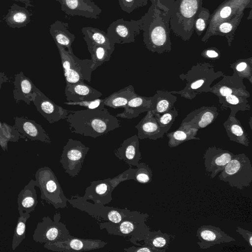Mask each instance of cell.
Here are the masks:
<instances>
[{
	"label": "cell",
	"instance_id": "6da1fadb",
	"mask_svg": "<svg viewBox=\"0 0 252 252\" xmlns=\"http://www.w3.org/2000/svg\"><path fill=\"white\" fill-rule=\"evenodd\" d=\"M65 120L72 133L94 138L121 126L117 117L111 115L105 107L71 110Z\"/></svg>",
	"mask_w": 252,
	"mask_h": 252
},
{
	"label": "cell",
	"instance_id": "7a4b0ae2",
	"mask_svg": "<svg viewBox=\"0 0 252 252\" xmlns=\"http://www.w3.org/2000/svg\"><path fill=\"white\" fill-rule=\"evenodd\" d=\"M170 16V12L153 4L142 16L143 42L149 51L158 54L171 51Z\"/></svg>",
	"mask_w": 252,
	"mask_h": 252
},
{
	"label": "cell",
	"instance_id": "3957f363",
	"mask_svg": "<svg viewBox=\"0 0 252 252\" xmlns=\"http://www.w3.org/2000/svg\"><path fill=\"white\" fill-rule=\"evenodd\" d=\"M224 74L221 71H215L214 65L211 63L198 62L192 65L186 73L179 75L181 80L185 82L184 88L179 91L170 92L191 100L203 93L210 92L212 83Z\"/></svg>",
	"mask_w": 252,
	"mask_h": 252
},
{
	"label": "cell",
	"instance_id": "277c9868",
	"mask_svg": "<svg viewBox=\"0 0 252 252\" xmlns=\"http://www.w3.org/2000/svg\"><path fill=\"white\" fill-rule=\"evenodd\" d=\"M203 0H175L171 10L170 30L183 40L189 41L194 32V19Z\"/></svg>",
	"mask_w": 252,
	"mask_h": 252
},
{
	"label": "cell",
	"instance_id": "5b68a950",
	"mask_svg": "<svg viewBox=\"0 0 252 252\" xmlns=\"http://www.w3.org/2000/svg\"><path fill=\"white\" fill-rule=\"evenodd\" d=\"M149 217L147 213L137 211L133 216L125 218L118 223L103 221L98 222V224L100 229H106L109 234L130 237V242L139 246L142 245L137 242L145 239L151 231L146 224Z\"/></svg>",
	"mask_w": 252,
	"mask_h": 252
},
{
	"label": "cell",
	"instance_id": "8992f818",
	"mask_svg": "<svg viewBox=\"0 0 252 252\" xmlns=\"http://www.w3.org/2000/svg\"><path fill=\"white\" fill-rule=\"evenodd\" d=\"M35 186L41 192V199L57 209L67 207L68 198L65 196L57 177L51 168L44 166L35 173Z\"/></svg>",
	"mask_w": 252,
	"mask_h": 252
},
{
	"label": "cell",
	"instance_id": "52a82bcc",
	"mask_svg": "<svg viewBox=\"0 0 252 252\" xmlns=\"http://www.w3.org/2000/svg\"><path fill=\"white\" fill-rule=\"evenodd\" d=\"M218 178L240 189L250 186L252 165L250 158L244 153L235 155L220 172Z\"/></svg>",
	"mask_w": 252,
	"mask_h": 252
},
{
	"label": "cell",
	"instance_id": "ba28073f",
	"mask_svg": "<svg viewBox=\"0 0 252 252\" xmlns=\"http://www.w3.org/2000/svg\"><path fill=\"white\" fill-rule=\"evenodd\" d=\"M67 202L74 208L85 212L99 221L118 223L131 217L137 211L92 203L78 194L72 196Z\"/></svg>",
	"mask_w": 252,
	"mask_h": 252
},
{
	"label": "cell",
	"instance_id": "9c48e42d",
	"mask_svg": "<svg viewBox=\"0 0 252 252\" xmlns=\"http://www.w3.org/2000/svg\"><path fill=\"white\" fill-rule=\"evenodd\" d=\"M136 169L130 167L128 169L113 178L94 181L85 190L82 196L85 200H91L94 204L105 205L112 200V192L122 182L134 180Z\"/></svg>",
	"mask_w": 252,
	"mask_h": 252
},
{
	"label": "cell",
	"instance_id": "30bf717a",
	"mask_svg": "<svg viewBox=\"0 0 252 252\" xmlns=\"http://www.w3.org/2000/svg\"><path fill=\"white\" fill-rule=\"evenodd\" d=\"M61 58L62 64L66 83L91 82L94 71L92 59L81 60L69 53L63 47L56 44Z\"/></svg>",
	"mask_w": 252,
	"mask_h": 252
},
{
	"label": "cell",
	"instance_id": "8fae6325",
	"mask_svg": "<svg viewBox=\"0 0 252 252\" xmlns=\"http://www.w3.org/2000/svg\"><path fill=\"white\" fill-rule=\"evenodd\" d=\"M60 212H56L52 220L49 216L44 217L34 230L32 237L34 241L41 243L64 241L70 238L66 225L60 221Z\"/></svg>",
	"mask_w": 252,
	"mask_h": 252
},
{
	"label": "cell",
	"instance_id": "7c38bea8",
	"mask_svg": "<svg viewBox=\"0 0 252 252\" xmlns=\"http://www.w3.org/2000/svg\"><path fill=\"white\" fill-rule=\"evenodd\" d=\"M252 0H225L211 14L205 35L201 38L206 42L213 36L217 26L231 17L244 12L246 8H251Z\"/></svg>",
	"mask_w": 252,
	"mask_h": 252
},
{
	"label": "cell",
	"instance_id": "4fadbf2b",
	"mask_svg": "<svg viewBox=\"0 0 252 252\" xmlns=\"http://www.w3.org/2000/svg\"><path fill=\"white\" fill-rule=\"evenodd\" d=\"M90 148L81 141L69 138L64 146L60 162L70 177L77 176L81 171Z\"/></svg>",
	"mask_w": 252,
	"mask_h": 252
},
{
	"label": "cell",
	"instance_id": "5bb4252c",
	"mask_svg": "<svg viewBox=\"0 0 252 252\" xmlns=\"http://www.w3.org/2000/svg\"><path fill=\"white\" fill-rule=\"evenodd\" d=\"M143 22V17L139 20L129 21L123 18L117 19L108 28L107 35L114 44L134 42L135 37L142 31Z\"/></svg>",
	"mask_w": 252,
	"mask_h": 252
},
{
	"label": "cell",
	"instance_id": "9a60e30c",
	"mask_svg": "<svg viewBox=\"0 0 252 252\" xmlns=\"http://www.w3.org/2000/svg\"><path fill=\"white\" fill-rule=\"evenodd\" d=\"M107 243L98 239H82L71 236L64 241L46 243L44 247L55 252H82L103 248Z\"/></svg>",
	"mask_w": 252,
	"mask_h": 252
},
{
	"label": "cell",
	"instance_id": "2e32d148",
	"mask_svg": "<svg viewBox=\"0 0 252 252\" xmlns=\"http://www.w3.org/2000/svg\"><path fill=\"white\" fill-rule=\"evenodd\" d=\"M233 153L217 147L208 148L203 155L206 173L214 178L235 156Z\"/></svg>",
	"mask_w": 252,
	"mask_h": 252
},
{
	"label": "cell",
	"instance_id": "e0dca14e",
	"mask_svg": "<svg viewBox=\"0 0 252 252\" xmlns=\"http://www.w3.org/2000/svg\"><path fill=\"white\" fill-rule=\"evenodd\" d=\"M222 79L211 87L210 93L217 95L219 98L233 94L240 96H250L247 90L244 79L234 73L231 76L224 74Z\"/></svg>",
	"mask_w": 252,
	"mask_h": 252
},
{
	"label": "cell",
	"instance_id": "ac0fdd59",
	"mask_svg": "<svg viewBox=\"0 0 252 252\" xmlns=\"http://www.w3.org/2000/svg\"><path fill=\"white\" fill-rule=\"evenodd\" d=\"M37 111L50 123L66 119L71 110L65 109L55 104L40 90L32 101Z\"/></svg>",
	"mask_w": 252,
	"mask_h": 252
},
{
	"label": "cell",
	"instance_id": "d6986e66",
	"mask_svg": "<svg viewBox=\"0 0 252 252\" xmlns=\"http://www.w3.org/2000/svg\"><path fill=\"white\" fill-rule=\"evenodd\" d=\"M59 1L61 9L69 16H80L96 19L102 10L91 0H55Z\"/></svg>",
	"mask_w": 252,
	"mask_h": 252
},
{
	"label": "cell",
	"instance_id": "ffe728a7",
	"mask_svg": "<svg viewBox=\"0 0 252 252\" xmlns=\"http://www.w3.org/2000/svg\"><path fill=\"white\" fill-rule=\"evenodd\" d=\"M196 236L197 243L201 249H207L217 244L229 243L236 240L225 233L220 227L212 225H203L199 227Z\"/></svg>",
	"mask_w": 252,
	"mask_h": 252
},
{
	"label": "cell",
	"instance_id": "44dd1931",
	"mask_svg": "<svg viewBox=\"0 0 252 252\" xmlns=\"http://www.w3.org/2000/svg\"><path fill=\"white\" fill-rule=\"evenodd\" d=\"M219 114L216 106H202L189 113L180 125L189 126L199 130L212 124Z\"/></svg>",
	"mask_w": 252,
	"mask_h": 252
},
{
	"label": "cell",
	"instance_id": "7402d4cb",
	"mask_svg": "<svg viewBox=\"0 0 252 252\" xmlns=\"http://www.w3.org/2000/svg\"><path fill=\"white\" fill-rule=\"evenodd\" d=\"M14 126L18 131L25 138L50 144L51 139L41 125L35 121L24 117L14 118Z\"/></svg>",
	"mask_w": 252,
	"mask_h": 252
},
{
	"label": "cell",
	"instance_id": "603a6c76",
	"mask_svg": "<svg viewBox=\"0 0 252 252\" xmlns=\"http://www.w3.org/2000/svg\"><path fill=\"white\" fill-rule=\"evenodd\" d=\"M114 153L120 160H123L130 167L136 166L142 158L137 135L125 140L120 147L114 151Z\"/></svg>",
	"mask_w": 252,
	"mask_h": 252
},
{
	"label": "cell",
	"instance_id": "cb8c5ba5",
	"mask_svg": "<svg viewBox=\"0 0 252 252\" xmlns=\"http://www.w3.org/2000/svg\"><path fill=\"white\" fill-rule=\"evenodd\" d=\"M14 85L13 97L17 103L24 101L30 104L39 90L22 71L15 75Z\"/></svg>",
	"mask_w": 252,
	"mask_h": 252
},
{
	"label": "cell",
	"instance_id": "d4e9b609",
	"mask_svg": "<svg viewBox=\"0 0 252 252\" xmlns=\"http://www.w3.org/2000/svg\"><path fill=\"white\" fill-rule=\"evenodd\" d=\"M65 95L67 101H91L99 98L102 94L84 82L66 83Z\"/></svg>",
	"mask_w": 252,
	"mask_h": 252
},
{
	"label": "cell",
	"instance_id": "484cf974",
	"mask_svg": "<svg viewBox=\"0 0 252 252\" xmlns=\"http://www.w3.org/2000/svg\"><path fill=\"white\" fill-rule=\"evenodd\" d=\"M135 128L138 130V138L141 140L148 138L156 140L162 138L164 134L167 132L160 127L151 110L147 112Z\"/></svg>",
	"mask_w": 252,
	"mask_h": 252
},
{
	"label": "cell",
	"instance_id": "4316f807",
	"mask_svg": "<svg viewBox=\"0 0 252 252\" xmlns=\"http://www.w3.org/2000/svg\"><path fill=\"white\" fill-rule=\"evenodd\" d=\"M152 98V96H143L136 94L128 101L124 111L117 114L116 117L131 119L138 117L142 113L151 111Z\"/></svg>",
	"mask_w": 252,
	"mask_h": 252
},
{
	"label": "cell",
	"instance_id": "83f0119b",
	"mask_svg": "<svg viewBox=\"0 0 252 252\" xmlns=\"http://www.w3.org/2000/svg\"><path fill=\"white\" fill-rule=\"evenodd\" d=\"M35 181L31 180L18 195V209L20 215L25 213L30 214L33 212L37 204Z\"/></svg>",
	"mask_w": 252,
	"mask_h": 252
},
{
	"label": "cell",
	"instance_id": "f1b7e54d",
	"mask_svg": "<svg viewBox=\"0 0 252 252\" xmlns=\"http://www.w3.org/2000/svg\"><path fill=\"white\" fill-rule=\"evenodd\" d=\"M49 31L56 44L66 48L69 53L73 52L71 45L75 37L68 30V23L57 20L51 25Z\"/></svg>",
	"mask_w": 252,
	"mask_h": 252
},
{
	"label": "cell",
	"instance_id": "f546056e",
	"mask_svg": "<svg viewBox=\"0 0 252 252\" xmlns=\"http://www.w3.org/2000/svg\"><path fill=\"white\" fill-rule=\"evenodd\" d=\"M223 125L230 140L246 147L249 146V135L236 117L228 116Z\"/></svg>",
	"mask_w": 252,
	"mask_h": 252
},
{
	"label": "cell",
	"instance_id": "4dcf8cb0",
	"mask_svg": "<svg viewBox=\"0 0 252 252\" xmlns=\"http://www.w3.org/2000/svg\"><path fill=\"white\" fill-rule=\"evenodd\" d=\"M177 97L170 92L157 90L152 96L151 112L154 116L161 115L174 107Z\"/></svg>",
	"mask_w": 252,
	"mask_h": 252
},
{
	"label": "cell",
	"instance_id": "1f68e13d",
	"mask_svg": "<svg viewBox=\"0 0 252 252\" xmlns=\"http://www.w3.org/2000/svg\"><path fill=\"white\" fill-rule=\"evenodd\" d=\"M32 13L27 8L14 3L3 17L7 25L12 28H20L30 22Z\"/></svg>",
	"mask_w": 252,
	"mask_h": 252
},
{
	"label": "cell",
	"instance_id": "d6a6232c",
	"mask_svg": "<svg viewBox=\"0 0 252 252\" xmlns=\"http://www.w3.org/2000/svg\"><path fill=\"white\" fill-rule=\"evenodd\" d=\"M245 96H240L230 94L219 98V103L221 104L220 109L222 110L230 109L229 116L236 117L239 111H245L251 110V106Z\"/></svg>",
	"mask_w": 252,
	"mask_h": 252
},
{
	"label": "cell",
	"instance_id": "836d02e7",
	"mask_svg": "<svg viewBox=\"0 0 252 252\" xmlns=\"http://www.w3.org/2000/svg\"><path fill=\"white\" fill-rule=\"evenodd\" d=\"M81 32L88 47L98 45L114 50L115 44H113L104 31L96 28L85 27L82 28Z\"/></svg>",
	"mask_w": 252,
	"mask_h": 252
},
{
	"label": "cell",
	"instance_id": "e575fe53",
	"mask_svg": "<svg viewBox=\"0 0 252 252\" xmlns=\"http://www.w3.org/2000/svg\"><path fill=\"white\" fill-rule=\"evenodd\" d=\"M244 12L237 14L219 24L215 28L213 36L218 35L226 38L229 46L234 39L235 31L239 25Z\"/></svg>",
	"mask_w": 252,
	"mask_h": 252
},
{
	"label": "cell",
	"instance_id": "d590c367",
	"mask_svg": "<svg viewBox=\"0 0 252 252\" xmlns=\"http://www.w3.org/2000/svg\"><path fill=\"white\" fill-rule=\"evenodd\" d=\"M198 131V129L189 126L180 125L176 130L166 133L169 139L168 145L170 148H175L187 141L200 140L196 136Z\"/></svg>",
	"mask_w": 252,
	"mask_h": 252
},
{
	"label": "cell",
	"instance_id": "8d00e7d4",
	"mask_svg": "<svg viewBox=\"0 0 252 252\" xmlns=\"http://www.w3.org/2000/svg\"><path fill=\"white\" fill-rule=\"evenodd\" d=\"M136 94L133 86L130 85L103 99V103L105 106L111 108H124L130 99Z\"/></svg>",
	"mask_w": 252,
	"mask_h": 252
},
{
	"label": "cell",
	"instance_id": "74e56055",
	"mask_svg": "<svg viewBox=\"0 0 252 252\" xmlns=\"http://www.w3.org/2000/svg\"><path fill=\"white\" fill-rule=\"evenodd\" d=\"M175 239V235L163 233L160 229L150 231L148 236L144 239V244L160 252H165L168 249L170 243Z\"/></svg>",
	"mask_w": 252,
	"mask_h": 252
},
{
	"label": "cell",
	"instance_id": "f35d334b",
	"mask_svg": "<svg viewBox=\"0 0 252 252\" xmlns=\"http://www.w3.org/2000/svg\"><path fill=\"white\" fill-rule=\"evenodd\" d=\"M88 49L91 54V59L94 62V70L105 62L109 61L114 51L113 49L98 45L89 46Z\"/></svg>",
	"mask_w": 252,
	"mask_h": 252
},
{
	"label": "cell",
	"instance_id": "ab89813d",
	"mask_svg": "<svg viewBox=\"0 0 252 252\" xmlns=\"http://www.w3.org/2000/svg\"><path fill=\"white\" fill-rule=\"evenodd\" d=\"M233 72L252 84V58L239 59L230 64Z\"/></svg>",
	"mask_w": 252,
	"mask_h": 252
},
{
	"label": "cell",
	"instance_id": "60d3db41",
	"mask_svg": "<svg viewBox=\"0 0 252 252\" xmlns=\"http://www.w3.org/2000/svg\"><path fill=\"white\" fill-rule=\"evenodd\" d=\"M30 217V214L25 213L20 215L15 227L12 242V248L14 251L25 238L26 222Z\"/></svg>",
	"mask_w": 252,
	"mask_h": 252
},
{
	"label": "cell",
	"instance_id": "b9f144b4",
	"mask_svg": "<svg viewBox=\"0 0 252 252\" xmlns=\"http://www.w3.org/2000/svg\"><path fill=\"white\" fill-rule=\"evenodd\" d=\"M211 14L209 10L203 6L199 10L194 19V32L200 36L207 29Z\"/></svg>",
	"mask_w": 252,
	"mask_h": 252
},
{
	"label": "cell",
	"instance_id": "7bdbcfd3",
	"mask_svg": "<svg viewBox=\"0 0 252 252\" xmlns=\"http://www.w3.org/2000/svg\"><path fill=\"white\" fill-rule=\"evenodd\" d=\"M178 115V111L174 107L166 112L158 116H154V117L157 120L160 127L168 132Z\"/></svg>",
	"mask_w": 252,
	"mask_h": 252
},
{
	"label": "cell",
	"instance_id": "ee69618b",
	"mask_svg": "<svg viewBox=\"0 0 252 252\" xmlns=\"http://www.w3.org/2000/svg\"><path fill=\"white\" fill-rule=\"evenodd\" d=\"M136 167L134 181L141 184L151 183L153 173L148 165L144 162H139Z\"/></svg>",
	"mask_w": 252,
	"mask_h": 252
},
{
	"label": "cell",
	"instance_id": "f6af8a7d",
	"mask_svg": "<svg viewBox=\"0 0 252 252\" xmlns=\"http://www.w3.org/2000/svg\"><path fill=\"white\" fill-rule=\"evenodd\" d=\"M0 134L8 141L11 142H17L20 138H25L18 131L15 126H11L5 123H2Z\"/></svg>",
	"mask_w": 252,
	"mask_h": 252
},
{
	"label": "cell",
	"instance_id": "bcb514c9",
	"mask_svg": "<svg viewBox=\"0 0 252 252\" xmlns=\"http://www.w3.org/2000/svg\"><path fill=\"white\" fill-rule=\"evenodd\" d=\"M121 8L125 12L130 13L134 10L146 6L148 0H118Z\"/></svg>",
	"mask_w": 252,
	"mask_h": 252
},
{
	"label": "cell",
	"instance_id": "7dc6e473",
	"mask_svg": "<svg viewBox=\"0 0 252 252\" xmlns=\"http://www.w3.org/2000/svg\"><path fill=\"white\" fill-rule=\"evenodd\" d=\"M69 105H78L83 106L87 109H94L98 107H104L103 99L97 98L91 101H67L64 103Z\"/></svg>",
	"mask_w": 252,
	"mask_h": 252
},
{
	"label": "cell",
	"instance_id": "c3c4849f",
	"mask_svg": "<svg viewBox=\"0 0 252 252\" xmlns=\"http://www.w3.org/2000/svg\"><path fill=\"white\" fill-rule=\"evenodd\" d=\"M201 55L207 59L216 60L220 58V53L217 48L211 47L204 50Z\"/></svg>",
	"mask_w": 252,
	"mask_h": 252
},
{
	"label": "cell",
	"instance_id": "681fc988",
	"mask_svg": "<svg viewBox=\"0 0 252 252\" xmlns=\"http://www.w3.org/2000/svg\"><path fill=\"white\" fill-rule=\"evenodd\" d=\"M152 4L169 12L171 14V10L175 0H150Z\"/></svg>",
	"mask_w": 252,
	"mask_h": 252
},
{
	"label": "cell",
	"instance_id": "f907efd6",
	"mask_svg": "<svg viewBox=\"0 0 252 252\" xmlns=\"http://www.w3.org/2000/svg\"><path fill=\"white\" fill-rule=\"evenodd\" d=\"M124 250L126 252H160L159 251L153 249L150 246L145 244L137 247L131 246L127 248H125Z\"/></svg>",
	"mask_w": 252,
	"mask_h": 252
},
{
	"label": "cell",
	"instance_id": "816d5d0a",
	"mask_svg": "<svg viewBox=\"0 0 252 252\" xmlns=\"http://www.w3.org/2000/svg\"><path fill=\"white\" fill-rule=\"evenodd\" d=\"M236 232L243 237L251 247H252V233L251 231L243 229L240 226H237Z\"/></svg>",
	"mask_w": 252,
	"mask_h": 252
},
{
	"label": "cell",
	"instance_id": "f5cc1de1",
	"mask_svg": "<svg viewBox=\"0 0 252 252\" xmlns=\"http://www.w3.org/2000/svg\"><path fill=\"white\" fill-rule=\"evenodd\" d=\"M2 123L0 122V146L2 148V150L7 151V143L8 141L5 139L4 137L1 136L0 134L1 127Z\"/></svg>",
	"mask_w": 252,
	"mask_h": 252
},
{
	"label": "cell",
	"instance_id": "db71d44e",
	"mask_svg": "<svg viewBox=\"0 0 252 252\" xmlns=\"http://www.w3.org/2000/svg\"><path fill=\"white\" fill-rule=\"evenodd\" d=\"M10 82L9 78L5 75L4 73L0 71V90L2 83Z\"/></svg>",
	"mask_w": 252,
	"mask_h": 252
},
{
	"label": "cell",
	"instance_id": "11a10c76",
	"mask_svg": "<svg viewBox=\"0 0 252 252\" xmlns=\"http://www.w3.org/2000/svg\"><path fill=\"white\" fill-rule=\"evenodd\" d=\"M17 1H20L25 4V8H27L29 6H32L31 0H15Z\"/></svg>",
	"mask_w": 252,
	"mask_h": 252
},
{
	"label": "cell",
	"instance_id": "9f6ffc18",
	"mask_svg": "<svg viewBox=\"0 0 252 252\" xmlns=\"http://www.w3.org/2000/svg\"><path fill=\"white\" fill-rule=\"evenodd\" d=\"M251 122H252V117H250V120H249V123H250L251 128L252 129V125H252Z\"/></svg>",
	"mask_w": 252,
	"mask_h": 252
}]
</instances>
